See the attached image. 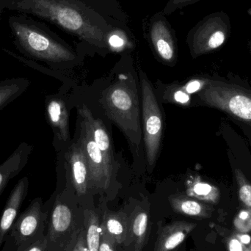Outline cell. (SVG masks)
Returning <instances> with one entry per match:
<instances>
[{
    "instance_id": "obj_15",
    "label": "cell",
    "mask_w": 251,
    "mask_h": 251,
    "mask_svg": "<svg viewBox=\"0 0 251 251\" xmlns=\"http://www.w3.org/2000/svg\"><path fill=\"white\" fill-rule=\"evenodd\" d=\"M46 116L54 130V135L60 141L69 140V113L66 103L58 97H48L46 100Z\"/></svg>"
},
{
    "instance_id": "obj_29",
    "label": "cell",
    "mask_w": 251,
    "mask_h": 251,
    "mask_svg": "<svg viewBox=\"0 0 251 251\" xmlns=\"http://www.w3.org/2000/svg\"><path fill=\"white\" fill-rule=\"evenodd\" d=\"M115 246L116 245L113 244L105 234L101 233V241L99 251H116Z\"/></svg>"
},
{
    "instance_id": "obj_10",
    "label": "cell",
    "mask_w": 251,
    "mask_h": 251,
    "mask_svg": "<svg viewBox=\"0 0 251 251\" xmlns=\"http://www.w3.org/2000/svg\"><path fill=\"white\" fill-rule=\"evenodd\" d=\"M48 218L47 233L45 234L47 249L48 251H57L61 248L63 239L72 228L73 214L70 207L60 197H57Z\"/></svg>"
},
{
    "instance_id": "obj_18",
    "label": "cell",
    "mask_w": 251,
    "mask_h": 251,
    "mask_svg": "<svg viewBox=\"0 0 251 251\" xmlns=\"http://www.w3.org/2000/svg\"><path fill=\"white\" fill-rule=\"evenodd\" d=\"M128 218L123 212H107L103 217L101 232L114 245L122 244L126 238Z\"/></svg>"
},
{
    "instance_id": "obj_26",
    "label": "cell",
    "mask_w": 251,
    "mask_h": 251,
    "mask_svg": "<svg viewBox=\"0 0 251 251\" xmlns=\"http://www.w3.org/2000/svg\"><path fill=\"white\" fill-rule=\"evenodd\" d=\"M228 251H251L243 242L240 241L235 236H231L226 240Z\"/></svg>"
},
{
    "instance_id": "obj_28",
    "label": "cell",
    "mask_w": 251,
    "mask_h": 251,
    "mask_svg": "<svg viewBox=\"0 0 251 251\" xmlns=\"http://www.w3.org/2000/svg\"><path fill=\"white\" fill-rule=\"evenodd\" d=\"M173 99H174V101L178 104H182V105L188 104L190 101V96L182 88L174 91V94H173Z\"/></svg>"
},
{
    "instance_id": "obj_11",
    "label": "cell",
    "mask_w": 251,
    "mask_h": 251,
    "mask_svg": "<svg viewBox=\"0 0 251 251\" xmlns=\"http://www.w3.org/2000/svg\"><path fill=\"white\" fill-rule=\"evenodd\" d=\"M29 184L27 177L19 179L7 199L0 219V248L5 241L7 234L17 218L21 206L27 196Z\"/></svg>"
},
{
    "instance_id": "obj_33",
    "label": "cell",
    "mask_w": 251,
    "mask_h": 251,
    "mask_svg": "<svg viewBox=\"0 0 251 251\" xmlns=\"http://www.w3.org/2000/svg\"><path fill=\"white\" fill-rule=\"evenodd\" d=\"M249 248H250V249H251V246H250V247H249Z\"/></svg>"
},
{
    "instance_id": "obj_17",
    "label": "cell",
    "mask_w": 251,
    "mask_h": 251,
    "mask_svg": "<svg viewBox=\"0 0 251 251\" xmlns=\"http://www.w3.org/2000/svg\"><path fill=\"white\" fill-rule=\"evenodd\" d=\"M78 111L80 115V117L82 118V122L89 128L96 144L101 151L107 162L113 166L111 143L104 125L100 119H96L94 117L91 110L85 104L78 109Z\"/></svg>"
},
{
    "instance_id": "obj_16",
    "label": "cell",
    "mask_w": 251,
    "mask_h": 251,
    "mask_svg": "<svg viewBox=\"0 0 251 251\" xmlns=\"http://www.w3.org/2000/svg\"><path fill=\"white\" fill-rule=\"evenodd\" d=\"M149 216L146 211L136 207L132 215L128 218L126 246L132 248L133 251H142L147 243L149 233Z\"/></svg>"
},
{
    "instance_id": "obj_6",
    "label": "cell",
    "mask_w": 251,
    "mask_h": 251,
    "mask_svg": "<svg viewBox=\"0 0 251 251\" xmlns=\"http://www.w3.org/2000/svg\"><path fill=\"white\" fill-rule=\"evenodd\" d=\"M205 104L251 125V93L234 85L209 82L200 94Z\"/></svg>"
},
{
    "instance_id": "obj_8",
    "label": "cell",
    "mask_w": 251,
    "mask_h": 251,
    "mask_svg": "<svg viewBox=\"0 0 251 251\" xmlns=\"http://www.w3.org/2000/svg\"><path fill=\"white\" fill-rule=\"evenodd\" d=\"M145 32L156 57L164 63H174L176 60L178 47L176 31L162 10L149 18Z\"/></svg>"
},
{
    "instance_id": "obj_24",
    "label": "cell",
    "mask_w": 251,
    "mask_h": 251,
    "mask_svg": "<svg viewBox=\"0 0 251 251\" xmlns=\"http://www.w3.org/2000/svg\"><path fill=\"white\" fill-rule=\"evenodd\" d=\"M235 177L239 199L251 215V183L240 170H236Z\"/></svg>"
},
{
    "instance_id": "obj_31",
    "label": "cell",
    "mask_w": 251,
    "mask_h": 251,
    "mask_svg": "<svg viewBox=\"0 0 251 251\" xmlns=\"http://www.w3.org/2000/svg\"><path fill=\"white\" fill-rule=\"evenodd\" d=\"M80 234V235L78 237L77 241L75 243V246L71 251H86V248L85 246V240H84L83 237Z\"/></svg>"
},
{
    "instance_id": "obj_5",
    "label": "cell",
    "mask_w": 251,
    "mask_h": 251,
    "mask_svg": "<svg viewBox=\"0 0 251 251\" xmlns=\"http://www.w3.org/2000/svg\"><path fill=\"white\" fill-rule=\"evenodd\" d=\"M47 218L48 212L44 208L42 199H33L13 223L6 237L4 248L10 251H26L45 237L44 230Z\"/></svg>"
},
{
    "instance_id": "obj_20",
    "label": "cell",
    "mask_w": 251,
    "mask_h": 251,
    "mask_svg": "<svg viewBox=\"0 0 251 251\" xmlns=\"http://www.w3.org/2000/svg\"><path fill=\"white\" fill-rule=\"evenodd\" d=\"M29 85L30 81L25 77L10 78L0 81V113L25 93Z\"/></svg>"
},
{
    "instance_id": "obj_25",
    "label": "cell",
    "mask_w": 251,
    "mask_h": 251,
    "mask_svg": "<svg viewBox=\"0 0 251 251\" xmlns=\"http://www.w3.org/2000/svg\"><path fill=\"white\" fill-rule=\"evenodd\" d=\"M199 1L201 0H168L162 12L165 16H168L178 10L196 4Z\"/></svg>"
},
{
    "instance_id": "obj_27",
    "label": "cell",
    "mask_w": 251,
    "mask_h": 251,
    "mask_svg": "<svg viewBox=\"0 0 251 251\" xmlns=\"http://www.w3.org/2000/svg\"><path fill=\"white\" fill-rule=\"evenodd\" d=\"M204 82L202 81L199 80V79H193V80L190 81L188 83L186 84L182 89L184 90L187 94H193V93L197 92L200 90L203 89V87L205 86Z\"/></svg>"
},
{
    "instance_id": "obj_19",
    "label": "cell",
    "mask_w": 251,
    "mask_h": 251,
    "mask_svg": "<svg viewBox=\"0 0 251 251\" xmlns=\"http://www.w3.org/2000/svg\"><path fill=\"white\" fill-rule=\"evenodd\" d=\"M170 203L173 210L176 213L196 218H209L213 208L193 199L190 196H171Z\"/></svg>"
},
{
    "instance_id": "obj_1",
    "label": "cell",
    "mask_w": 251,
    "mask_h": 251,
    "mask_svg": "<svg viewBox=\"0 0 251 251\" xmlns=\"http://www.w3.org/2000/svg\"><path fill=\"white\" fill-rule=\"evenodd\" d=\"M5 12L42 19L102 52L110 32L129 24L118 0H0V14Z\"/></svg>"
},
{
    "instance_id": "obj_3",
    "label": "cell",
    "mask_w": 251,
    "mask_h": 251,
    "mask_svg": "<svg viewBox=\"0 0 251 251\" xmlns=\"http://www.w3.org/2000/svg\"><path fill=\"white\" fill-rule=\"evenodd\" d=\"M138 96L134 82L128 78H121L103 94L101 104L107 116L128 134L140 137Z\"/></svg>"
},
{
    "instance_id": "obj_9",
    "label": "cell",
    "mask_w": 251,
    "mask_h": 251,
    "mask_svg": "<svg viewBox=\"0 0 251 251\" xmlns=\"http://www.w3.org/2000/svg\"><path fill=\"white\" fill-rule=\"evenodd\" d=\"M79 145L88 162L89 182L95 188L106 190L111 181L113 166L107 162L93 139L88 126L82 121Z\"/></svg>"
},
{
    "instance_id": "obj_23",
    "label": "cell",
    "mask_w": 251,
    "mask_h": 251,
    "mask_svg": "<svg viewBox=\"0 0 251 251\" xmlns=\"http://www.w3.org/2000/svg\"><path fill=\"white\" fill-rule=\"evenodd\" d=\"M101 241V226L98 215L94 212H88L87 218L86 243L89 251H99Z\"/></svg>"
},
{
    "instance_id": "obj_21",
    "label": "cell",
    "mask_w": 251,
    "mask_h": 251,
    "mask_svg": "<svg viewBox=\"0 0 251 251\" xmlns=\"http://www.w3.org/2000/svg\"><path fill=\"white\" fill-rule=\"evenodd\" d=\"M134 36L129 26L113 29L107 37L108 50L113 52H123L134 47Z\"/></svg>"
},
{
    "instance_id": "obj_4",
    "label": "cell",
    "mask_w": 251,
    "mask_h": 251,
    "mask_svg": "<svg viewBox=\"0 0 251 251\" xmlns=\"http://www.w3.org/2000/svg\"><path fill=\"white\" fill-rule=\"evenodd\" d=\"M231 24L226 12L216 11L204 16L187 36V43L193 57L218 51L231 37Z\"/></svg>"
},
{
    "instance_id": "obj_32",
    "label": "cell",
    "mask_w": 251,
    "mask_h": 251,
    "mask_svg": "<svg viewBox=\"0 0 251 251\" xmlns=\"http://www.w3.org/2000/svg\"><path fill=\"white\" fill-rule=\"evenodd\" d=\"M249 50H250L251 52V40L249 41Z\"/></svg>"
},
{
    "instance_id": "obj_22",
    "label": "cell",
    "mask_w": 251,
    "mask_h": 251,
    "mask_svg": "<svg viewBox=\"0 0 251 251\" xmlns=\"http://www.w3.org/2000/svg\"><path fill=\"white\" fill-rule=\"evenodd\" d=\"M187 195L193 199L214 203L218 202L219 198L218 192L215 187L201 181H196L189 184Z\"/></svg>"
},
{
    "instance_id": "obj_12",
    "label": "cell",
    "mask_w": 251,
    "mask_h": 251,
    "mask_svg": "<svg viewBox=\"0 0 251 251\" xmlns=\"http://www.w3.org/2000/svg\"><path fill=\"white\" fill-rule=\"evenodd\" d=\"M197 224L188 221H175L165 226L159 227L153 251H172L179 246Z\"/></svg>"
},
{
    "instance_id": "obj_13",
    "label": "cell",
    "mask_w": 251,
    "mask_h": 251,
    "mask_svg": "<svg viewBox=\"0 0 251 251\" xmlns=\"http://www.w3.org/2000/svg\"><path fill=\"white\" fill-rule=\"evenodd\" d=\"M66 153L71 170L72 185L78 196L86 194L89 184V170L85 153L80 145H73Z\"/></svg>"
},
{
    "instance_id": "obj_14",
    "label": "cell",
    "mask_w": 251,
    "mask_h": 251,
    "mask_svg": "<svg viewBox=\"0 0 251 251\" xmlns=\"http://www.w3.org/2000/svg\"><path fill=\"white\" fill-rule=\"evenodd\" d=\"M33 147L29 143H21L10 156L0 165V197L10 180L19 175L29 161Z\"/></svg>"
},
{
    "instance_id": "obj_7",
    "label": "cell",
    "mask_w": 251,
    "mask_h": 251,
    "mask_svg": "<svg viewBox=\"0 0 251 251\" xmlns=\"http://www.w3.org/2000/svg\"><path fill=\"white\" fill-rule=\"evenodd\" d=\"M143 119L146 157L149 166L156 162L162 134V117L150 82L141 74Z\"/></svg>"
},
{
    "instance_id": "obj_34",
    "label": "cell",
    "mask_w": 251,
    "mask_h": 251,
    "mask_svg": "<svg viewBox=\"0 0 251 251\" xmlns=\"http://www.w3.org/2000/svg\"><path fill=\"white\" fill-rule=\"evenodd\" d=\"M0 114H1V113H0Z\"/></svg>"
},
{
    "instance_id": "obj_2",
    "label": "cell",
    "mask_w": 251,
    "mask_h": 251,
    "mask_svg": "<svg viewBox=\"0 0 251 251\" xmlns=\"http://www.w3.org/2000/svg\"><path fill=\"white\" fill-rule=\"evenodd\" d=\"M8 26L16 50L29 60L51 66L74 63L78 54L47 24L22 13L11 15Z\"/></svg>"
},
{
    "instance_id": "obj_30",
    "label": "cell",
    "mask_w": 251,
    "mask_h": 251,
    "mask_svg": "<svg viewBox=\"0 0 251 251\" xmlns=\"http://www.w3.org/2000/svg\"><path fill=\"white\" fill-rule=\"evenodd\" d=\"M25 251H48L47 249V240L46 236L41 240H38L36 243L28 248Z\"/></svg>"
}]
</instances>
